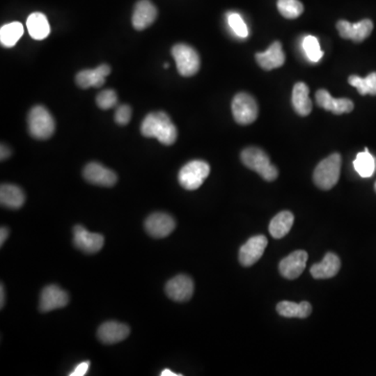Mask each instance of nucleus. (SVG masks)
I'll list each match as a JSON object with an SVG mask.
<instances>
[{
	"label": "nucleus",
	"instance_id": "c9c22d12",
	"mask_svg": "<svg viewBox=\"0 0 376 376\" xmlns=\"http://www.w3.org/2000/svg\"><path fill=\"white\" fill-rule=\"evenodd\" d=\"M10 154H12V150H10V148L6 144H1V148H0V159H1V161L8 159Z\"/></svg>",
	"mask_w": 376,
	"mask_h": 376
},
{
	"label": "nucleus",
	"instance_id": "c85d7f7f",
	"mask_svg": "<svg viewBox=\"0 0 376 376\" xmlns=\"http://www.w3.org/2000/svg\"><path fill=\"white\" fill-rule=\"evenodd\" d=\"M348 83L357 88L361 95H366V94L376 95V72H371L366 77L350 75Z\"/></svg>",
	"mask_w": 376,
	"mask_h": 376
},
{
	"label": "nucleus",
	"instance_id": "20e7f679",
	"mask_svg": "<svg viewBox=\"0 0 376 376\" xmlns=\"http://www.w3.org/2000/svg\"><path fill=\"white\" fill-rule=\"evenodd\" d=\"M27 123L29 134L36 139H49L56 131L54 117L43 106L33 107L29 111Z\"/></svg>",
	"mask_w": 376,
	"mask_h": 376
},
{
	"label": "nucleus",
	"instance_id": "412c9836",
	"mask_svg": "<svg viewBox=\"0 0 376 376\" xmlns=\"http://www.w3.org/2000/svg\"><path fill=\"white\" fill-rule=\"evenodd\" d=\"M340 269V258L334 253H327L321 263L311 267V274L315 279H328L334 277Z\"/></svg>",
	"mask_w": 376,
	"mask_h": 376
},
{
	"label": "nucleus",
	"instance_id": "5701e85b",
	"mask_svg": "<svg viewBox=\"0 0 376 376\" xmlns=\"http://www.w3.org/2000/svg\"><path fill=\"white\" fill-rule=\"evenodd\" d=\"M25 196L23 190L14 184H2L0 187V203L2 206L10 209H19L24 204Z\"/></svg>",
	"mask_w": 376,
	"mask_h": 376
},
{
	"label": "nucleus",
	"instance_id": "0eeeda50",
	"mask_svg": "<svg viewBox=\"0 0 376 376\" xmlns=\"http://www.w3.org/2000/svg\"><path fill=\"white\" fill-rule=\"evenodd\" d=\"M232 113L234 119L240 125H250L258 116V106L256 100L250 94L240 92L232 100Z\"/></svg>",
	"mask_w": 376,
	"mask_h": 376
},
{
	"label": "nucleus",
	"instance_id": "4be33fe9",
	"mask_svg": "<svg viewBox=\"0 0 376 376\" xmlns=\"http://www.w3.org/2000/svg\"><path fill=\"white\" fill-rule=\"evenodd\" d=\"M292 106L301 116H307L313 109V102L309 98L308 86L304 83H297L292 89Z\"/></svg>",
	"mask_w": 376,
	"mask_h": 376
},
{
	"label": "nucleus",
	"instance_id": "4468645a",
	"mask_svg": "<svg viewBox=\"0 0 376 376\" xmlns=\"http://www.w3.org/2000/svg\"><path fill=\"white\" fill-rule=\"evenodd\" d=\"M308 255L305 251L298 250L290 253L279 263V272L286 279L294 280L298 278L306 267Z\"/></svg>",
	"mask_w": 376,
	"mask_h": 376
},
{
	"label": "nucleus",
	"instance_id": "7ed1b4c3",
	"mask_svg": "<svg viewBox=\"0 0 376 376\" xmlns=\"http://www.w3.org/2000/svg\"><path fill=\"white\" fill-rule=\"evenodd\" d=\"M342 158L338 152L322 160L313 171V182L322 190H329L338 183Z\"/></svg>",
	"mask_w": 376,
	"mask_h": 376
},
{
	"label": "nucleus",
	"instance_id": "c756f323",
	"mask_svg": "<svg viewBox=\"0 0 376 376\" xmlns=\"http://www.w3.org/2000/svg\"><path fill=\"white\" fill-rule=\"evenodd\" d=\"M278 10L286 19H296L302 14L304 8L299 0H278Z\"/></svg>",
	"mask_w": 376,
	"mask_h": 376
},
{
	"label": "nucleus",
	"instance_id": "7c9ffc66",
	"mask_svg": "<svg viewBox=\"0 0 376 376\" xmlns=\"http://www.w3.org/2000/svg\"><path fill=\"white\" fill-rule=\"evenodd\" d=\"M303 49L311 62L317 63L323 58L324 52L320 48L319 41L315 36H306L303 39Z\"/></svg>",
	"mask_w": 376,
	"mask_h": 376
},
{
	"label": "nucleus",
	"instance_id": "e433bc0d",
	"mask_svg": "<svg viewBox=\"0 0 376 376\" xmlns=\"http://www.w3.org/2000/svg\"><path fill=\"white\" fill-rule=\"evenodd\" d=\"M8 236V228L2 227L0 230V246H3L4 242H6V238Z\"/></svg>",
	"mask_w": 376,
	"mask_h": 376
},
{
	"label": "nucleus",
	"instance_id": "58836bf2",
	"mask_svg": "<svg viewBox=\"0 0 376 376\" xmlns=\"http://www.w3.org/2000/svg\"><path fill=\"white\" fill-rule=\"evenodd\" d=\"M160 375L161 376H179V375H181V374L173 373V372L171 371V370L164 369L163 370L162 372H161Z\"/></svg>",
	"mask_w": 376,
	"mask_h": 376
},
{
	"label": "nucleus",
	"instance_id": "9b49d317",
	"mask_svg": "<svg viewBox=\"0 0 376 376\" xmlns=\"http://www.w3.org/2000/svg\"><path fill=\"white\" fill-rule=\"evenodd\" d=\"M194 284L189 276H175L169 280L165 285V292L171 300L177 302H185L189 300L194 295Z\"/></svg>",
	"mask_w": 376,
	"mask_h": 376
},
{
	"label": "nucleus",
	"instance_id": "aec40b11",
	"mask_svg": "<svg viewBox=\"0 0 376 376\" xmlns=\"http://www.w3.org/2000/svg\"><path fill=\"white\" fill-rule=\"evenodd\" d=\"M130 334L129 326L118 322H104L97 330V336L104 344H116L125 340Z\"/></svg>",
	"mask_w": 376,
	"mask_h": 376
},
{
	"label": "nucleus",
	"instance_id": "1a4fd4ad",
	"mask_svg": "<svg viewBox=\"0 0 376 376\" xmlns=\"http://www.w3.org/2000/svg\"><path fill=\"white\" fill-rule=\"evenodd\" d=\"M104 238L102 234L92 233L83 226L73 228V244L79 250L87 254L97 253L104 246Z\"/></svg>",
	"mask_w": 376,
	"mask_h": 376
},
{
	"label": "nucleus",
	"instance_id": "b1692460",
	"mask_svg": "<svg viewBox=\"0 0 376 376\" xmlns=\"http://www.w3.org/2000/svg\"><path fill=\"white\" fill-rule=\"evenodd\" d=\"M277 313L282 317L285 318H299V319H305L309 317L311 313V303L307 301H302L301 303L290 302V301H281L278 303Z\"/></svg>",
	"mask_w": 376,
	"mask_h": 376
},
{
	"label": "nucleus",
	"instance_id": "ea45409f",
	"mask_svg": "<svg viewBox=\"0 0 376 376\" xmlns=\"http://www.w3.org/2000/svg\"><path fill=\"white\" fill-rule=\"evenodd\" d=\"M374 189H375V192H376V182H375V184H374Z\"/></svg>",
	"mask_w": 376,
	"mask_h": 376
},
{
	"label": "nucleus",
	"instance_id": "cd10ccee",
	"mask_svg": "<svg viewBox=\"0 0 376 376\" xmlns=\"http://www.w3.org/2000/svg\"><path fill=\"white\" fill-rule=\"evenodd\" d=\"M23 35V25L20 22H10L0 29V41L4 47H13Z\"/></svg>",
	"mask_w": 376,
	"mask_h": 376
},
{
	"label": "nucleus",
	"instance_id": "473e14b6",
	"mask_svg": "<svg viewBox=\"0 0 376 376\" xmlns=\"http://www.w3.org/2000/svg\"><path fill=\"white\" fill-rule=\"evenodd\" d=\"M96 104H97L98 108L102 109V110L113 108L117 104L116 92L111 89L104 90L96 96Z\"/></svg>",
	"mask_w": 376,
	"mask_h": 376
},
{
	"label": "nucleus",
	"instance_id": "9d476101",
	"mask_svg": "<svg viewBox=\"0 0 376 376\" xmlns=\"http://www.w3.org/2000/svg\"><path fill=\"white\" fill-rule=\"evenodd\" d=\"M267 246V238L265 235L253 236L240 248V254H238L240 263L244 267H251L254 265L261 258Z\"/></svg>",
	"mask_w": 376,
	"mask_h": 376
},
{
	"label": "nucleus",
	"instance_id": "a878e982",
	"mask_svg": "<svg viewBox=\"0 0 376 376\" xmlns=\"http://www.w3.org/2000/svg\"><path fill=\"white\" fill-rule=\"evenodd\" d=\"M29 35L35 40H43L48 37L50 33L49 23L45 15L36 12L29 15L26 21Z\"/></svg>",
	"mask_w": 376,
	"mask_h": 376
},
{
	"label": "nucleus",
	"instance_id": "6e6552de",
	"mask_svg": "<svg viewBox=\"0 0 376 376\" xmlns=\"http://www.w3.org/2000/svg\"><path fill=\"white\" fill-rule=\"evenodd\" d=\"M336 29L340 37L352 40L353 42L365 41L373 31V22L370 19H363L357 23H350L346 20H340L336 23Z\"/></svg>",
	"mask_w": 376,
	"mask_h": 376
},
{
	"label": "nucleus",
	"instance_id": "f3484780",
	"mask_svg": "<svg viewBox=\"0 0 376 376\" xmlns=\"http://www.w3.org/2000/svg\"><path fill=\"white\" fill-rule=\"evenodd\" d=\"M315 100L321 108L334 113V114L350 113L354 108L352 100H348V98H334L327 90H318L317 93H315Z\"/></svg>",
	"mask_w": 376,
	"mask_h": 376
},
{
	"label": "nucleus",
	"instance_id": "2f4dec72",
	"mask_svg": "<svg viewBox=\"0 0 376 376\" xmlns=\"http://www.w3.org/2000/svg\"><path fill=\"white\" fill-rule=\"evenodd\" d=\"M228 24L231 27L233 33H235L237 37L246 38L249 36V29L244 23V19L242 18L240 14L237 13H229L228 14Z\"/></svg>",
	"mask_w": 376,
	"mask_h": 376
},
{
	"label": "nucleus",
	"instance_id": "4c0bfd02",
	"mask_svg": "<svg viewBox=\"0 0 376 376\" xmlns=\"http://www.w3.org/2000/svg\"><path fill=\"white\" fill-rule=\"evenodd\" d=\"M4 303H6V292H4L3 284L0 286V307L3 308Z\"/></svg>",
	"mask_w": 376,
	"mask_h": 376
},
{
	"label": "nucleus",
	"instance_id": "f257e3e1",
	"mask_svg": "<svg viewBox=\"0 0 376 376\" xmlns=\"http://www.w3.org/2000/svg\"><path fill=\"white\" fill-rule=\"evenodd\" d=\"M140 131L144 137L157 138L159 142L164 146L175 143L178 137L177 127L173 125L171 117L163 111L146 115L142 121Z\"/></svg>",
	"mask_w": 376,
	"mask_h": 376
},
{
	"label": "nucleus",
	"instance_id": "423d86ee",
	"mask_svg": "<svg viewBox=\"0 0 376 376\" xmlns=\"http://www.w3.org/2000/svg\"><path fill=\"white\" fill-rule=\"evenodd\" d=\"M178 71L183 77H192L200 69V56L191 46L187 44H175L171 49Z\"/></svg>",
	"mask_w": 376,
	"mask_h": 376
},
{
	"label": "nucleus",
	"instance_id": "a211bd4d",
	"mask_svg": "<svg viewBox=\"0 0 376 376\" xmlns=\"http://www.w3.org/2000/svg\"><path fill=\"white\" fill-rule=\"evenodd\" d=\"M157 18V8L150 0H140L134 8L132 23L137 31L148 29Z\"/></svg>",
	"mask_w": 376,
	"mask_h": 376
},
{
	"label": "nucleus",
	"instance_id": "bb28decb",
	"mask_svg": "<svg viewBox=\"0 0 376 376\" xmlns=\"http://www.w3.org/2000/svg\"><path fill=\"white\" fill-rule=\"evenodd\" d=\"M353 166L361 178L372 177L375 171V159L370 154L368 148H365L363 152L357 155V158L353 161Z\"/></svg>",
	"mask_w": 376,
	"mask_h": 376
},
{
	"label": "nucleus",
	"instance_id": "ddd939ff",
	"mask_svg": "<svg viewBox=\"0 0 376 376\" xmlns=\"http://www.w3.org/2000/svg\"><path fill=\"white\" fill-rule=\"evenodd\" d=\"M144 226L152 237L164 238L175 230V219L167 213L156 212L146 219Z\"/></svg>",
	"mask_w": 376,
	"mask_h": 376
},
{
	"label": "nucleus",
	"instance_id": "393cba45",
	"mask_svg": "<svg viewBox=\"0 0 376 376\" xmlns=\"http://www.w3.org/2000/svg\"><path fill=\"white\" fill-rule=\"evenodd\" d=\"M294 219V214L290 211H281L272 219L269 226V234L276 240L284 237L292 229Z\"/></svg>",
	"mask_w": 376,
	"mask_h": 376
},
{
	"label": "nucleus",
	"instance_id": "6ab92c4d",
	"mask_svg": "<svg viewBox=\"0 0 376 376\" xmlns=\"http://www.w3.org/2000/svg\"><path fill=\"white\" fill-rule=\"evenodd\" d=\"M257 63L265 70L279 68L285 62V54L282 50V44L275 41L265 52L255 54Z\"/></svg>",
	"mask_w": 376,
	"mask_h": 376
},
{
	"label": "nucleus",
	"instance_id": "39448f33",
	"mask_svg": "<svg viewBox=\"0 0 376 376\" xmlns=\"http://www.w3.org/2000/svg\"><path fill=\"white\" fill-rule=\"evenodd\" d=\"M210 173L208 163L202 160H194L186 163L179 171L180 185L187 190H196L202 186Z\"/></svg>",
	"mask_w": 376,
	"mask_h": 376
},
{
	"label": "nucleus",
	"instance_id": "f8f14e48",
	"mask_svg": "<svg viewBox=\"0 0 376 376\" xmlns=\"http://www.w3.org/2000/svg\"><path fill=\"white\" fill-rule=\"evenodd\" d=\"M68 302V294L58 285L52 284V285L45 286L42 290L41 296H40V311L42 313H48V311L66 306Z\"/></svg>",
	"mask_w": 376,
	"mask_h": 376
},
{
	"label": "nucleus",
	"instance_id": "f03ea898",
	"mask_svg": "<svg viewBox=\"0 0 376 376\" xmlns=\"http://www.w3.org/2000/svg\"><path fill=\"white\" fill-rule=\"evenodd\" d=\"M240 159L248 169L256 171L265 181L272 182L277 179L279 173L277 167L272 164L267 152L260 148L254 146L244 148L240 155Z\"/></svg>",
	"mask_w": 376,
	"mask_h": 376
},
{
	"label": "nucleus",
	"instance_id": "72a5a7b5",
	"mask_svg": "<svg viewBox=\"0 0 376 376\" xmlns=\"http://www.w3.org/2000/svg\"><path fill=\"white\" fill-rule=\"evenodd\" d=\"M131 107L127 106V104H120V106L117 107L114 118L115 121H116L118 125H127V123H130V120H131Z\"/></svg>",
	"mask_w": 376,
	"mask_h": 376
},
{
	"label": "nucleus",
	"instance_id": "dca6fc26",
	"mask_svg": "<svg viewBox=\"0 0 376 376\" xmlns=\"http://www.w3.org/2000/svg\"><path fill=\"white\" fill-rule=\"evenodd\" d=\"M110 72V66L102 64L95 69H85V70L79 71L75 77V81L77 86L83 89L90 87L100 88L104 85L106 77H108Z\"/></svg>",
	"mask_w": 376,
	"mask_h": 376
},
{
	"label": "nucleus",
	"instance_id": "2eb2a0df",
	"mask_svg": "<svg viewBox=\"0 0 376 376\" xmlns=\"http://www.w3.org/2000/svg\"><path fill=\"white\" fill-rule=\"evenodd\" d=\"M83 175L86 181L89 183L104 187H111L115 185L117 181V175L114 171L97 162L88 163L84 169Z\"/></svg>",
	"mask_w": 376,
	"mask_h": 376
},
{
	"label": "nucleus",
	"instance_id": "f704fd0d",
	"mask_svg": "<svg viewBox=\"0 0 376 376\" xmlns=\"http://www.w3.org/2000/svg\"><path fill=\"white\" fill-rule=\"evenodd\" d=\"M90 361H83L77 365V367L73 369L72 372H70L69 375L70 376H84L89 371Z\"/></svg>",
	"mask_w": 376,
	"mask_h": 376
}]
</instances>
